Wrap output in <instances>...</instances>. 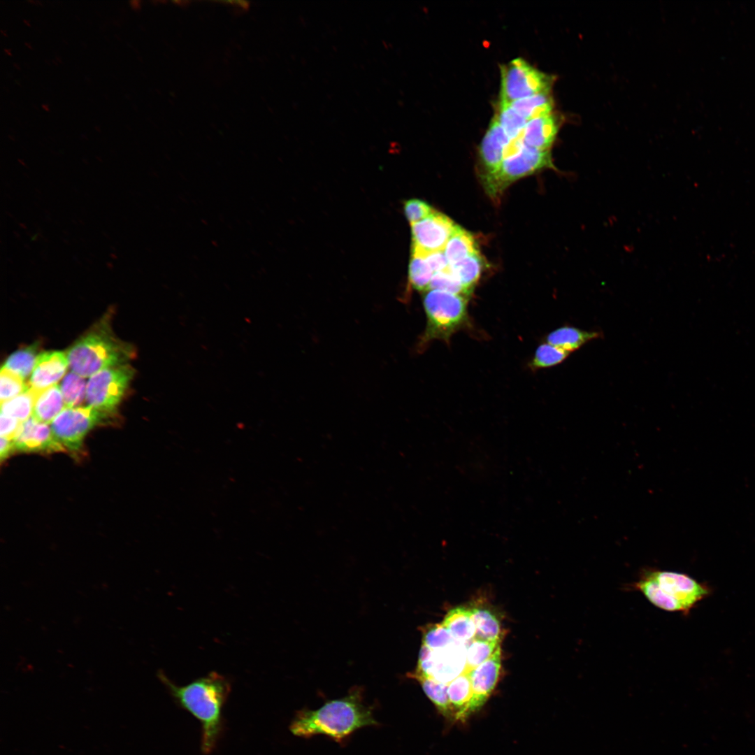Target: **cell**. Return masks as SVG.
Instances as JSON below:
<instances>
[{"instance_id": "9c48e42d", "label": "cell", "mask_w": 755, "mask_h": 755, "mask_svg": "<svg viewBox=\"0 0 755 755\" xmlns=\"http://www.w3.org/2000/svg\"><path fill=\"white\" fill-rule=\"evenodd\" d=\"M134 369L124 364L99 371L87 383L86 401L89 406L113 413L122 400Z\"/></svg>"}, {"instance_id": "d6986e66", "label": "cell", "mask_w": 755, "mask_h": 755, "mask_svg": "<svg viewBox=\"0 0 755 755\" xmlns=\"http://www.w3.org/2000/svg\"><path fill=\"white\" fill-rule=\"evenodd\" d=\"M601 336L602 335L597 331H587L571 326H564L549 333L547 336V341L570 353Z\"/></svg>"}, {"instance_id": "d4e9b609", "label": "cell", "mask_w": 755, "mask_h": 755, "mask_svg": "<svg viewBox=\"0 0 755 755\" xmlns=\"http://www.w3.org/2000/svg\"><path fill=\"white\" fill-rule=\"evenodd\" d=\"M39 391L29 385L23 393L1 403V414L21 422L26 421L32 415L34 401Z\"/></svg>"}, {"instance_id": "484cf974", "label": "cell", "mask_w": 755, "mask_h": 755, "mask_svg": "<svg viewBox=\"0 0 755 755\" xmlns=\"http://www.w3.org/2000/svg\"><path fill=\"white\" fill-rule=\"evenodd\" d=\"M475 625V638L487 641H499L501 625L498 619L490 610L482 607L470 609Z\"/></svg>"}, {"instance_id": "603a6c76", "label": "cell", "mask_w": 755, "mask_h": 755, "mask_svg": "<svg viewBox=\"0 0 755 755\" xmlns=\"http://www.w3.org/2000/svg\"><path fill=\"white\" fill-rule=\"evenodd\" d=\"M510 106L527 121L553 113L554 100L549 92L540 93L511 103Z\"/></svg>"}, {"instance_id": "ba28073f", "label": "cell", "mask_w": 755, "mask_h": 755, "mask_svg": "<svg viewBox=\"0 0 755 755\" xmlns=\"http://www.w3.org/2000/svg\"><path fill=\"white\" fill-rule=\"evenodd\" d=\"M468 642L456 641L440 650H433L422 644L417 668L409 677H426L437 682L449 684L466 673Z\"/></svg>"}, {"instance_id": "f1b7e54d", "label": "cell", "mask_w": 755, "mask_h": 755, "mask_svg": "<svg viewBox=\"0 0 755 755\" xmlns=\"http://www.w3.org/2000/svg\"><path fill=\"white\" fill-rule=\"evenodd\" d=\"M38 345L33 344L31 346L18 350L11 355L6 361L3 367L17 374L24 379L31 374L38 357Z\"/></svg>"}, {"instance_id": "83f0119b", "label": "cell", "mask_w": 755, "mask_h": 755, "mask_svg": "<svg viewBox=\"0 0 755 755\" xmlns=\"http://www.w3.org/2000/svg\"><path fill=\"white\" fill-rule=\"evenodd\" d=\"M504 129L510 140L522 136L527 120L516 112L509 103L498 101L494 117Z\"/></svg>"}, {"instance_id": "4316f807", "label": "cell", "mask_w": 755, "mask_h": 755, "mask_svg": "<svg viewBox=\"0 0 755 755\" xmlns=\"http://www.w3.org/2000/svg\"><path fill=\"white\" fill-rule=\"evenodd\" d=\"M433 274L424 256L412 251L408 267L409 285L417 291L424 292L429 289Z\"/></svg>"}, {"instance_id": "9a60e30c", "label": "cell", "mask_w": 755, "mask_h": 755, "mask_svg": "<svg viewBox=\"0 0 755 755\" xmlns=\"http://www.w3.org/2000/svg\"><path fill=\"white\" fill-rule=\"evenodd\" d=\"M510 141L504 129L493 118L480 147V175L496 171L505 157V150Z\"/></svg>"}, {"instance_id": "8fae6325", "label": "cell", "mask_w": 755, "mask_h": 755, "mask_svg": "<svg viewBox=\"0 0 755 755\" xmlns=\"http://www.w3.org/2000/svg\"><path fill=\"white\" fill-rule=\"evenodd\" d=\"M456 225L447 215L435 210L411 225L412 251L424 255L444 250Z\"/></svg>"}, {"instance_id": "5b68a950", "label": "cell", "mask_w": 755, "mask_h": 755, "mask_svg": "<svg viewBox=\"0 0 755 755\" xmlns=\"http://www.w3.org/2000/svg\"><path fill=\"white\" fill-rule=\"evenodd\" d=\"M468 298L436 289L423 293L422 303L426 326L419 346L422 347L435 339L446 342L457 331L468 324Z\"/></svg>"}, {"instance_id": "8992f818", "label": "cell", "mask_w": 755, "mask_h": 755, "mask_svg": "<svg viewBox=\"0 0 755 755\" xmlns=\"http://www.w3.org/2000/svg\"><path fill=\"white\" fill-rule=\"evenodd\" d=\"M544 168L556 169L550 150H540L524 143L505 157L496 171L482 175L480 178L487 194L498 200L510 184Z\"/></svg>"}, {"instance_id": "7c38bea8", "label": "cell", "mask_w": 755, "mask_h": 755, "mask_svg": "<svg viewBox=\"0 0 755 755\" xmlns=\"http://www.w3.org/2000/svg\"><path fill=\"white\" fill-rule=\"evenodd\" d=\"M13 440L15 449L21 452L50 453L65 451L51 427L33 417L22 422Z\"/></svg>"}, {"instance_id": "d590c367", "label": "cell", "mask_w": 755, "mask_h": 755, "mask_svg": "<svg viewBox=\"0 0 755 755\" xmlns=\"http://www.w3.org/2000/svg\"><path fill=\"white\" fill-rule=\"evenodd\" d=\"M403 211L407 220L412 225L425 219L431 215L435 210L422 200L411 199L404 202Z\"/></svg>"}, {"instance_id": "7402d4cb", "label": "cell", "mask_w": 755, "mask_h": 755, "mask_svg": "<svg viewBox=\"0 0 755 755\" xmlns=\"http://www.w3.org/2000/svg\"><path fill=\"white\" fill-rule=\"evenodd\" d=\"M484 266L480 252L450 264V271L471 294L478 282Z\"/></svg>"}, {"instance_id": "3957f363", "label": "cell", "mask_w": 755, "mask_h": 755, "mask_svg": "<svg viewBox=\"0 0 755 755\" xmlns=\"http://www.w3.org/2000/svg\"><path fill=\"white\" fill-rule=\"evenodd\" d=\"M134 354L133 346L113 333L106 316L73 344L66 356L72 372L87 378L126 364Z\"/></svg>"}, {"instance_id": "e575fe53", "label": "cell", "mask_w": 755, "mask_h": 755, "mask_svg": "<svg viewBox=\"0 0 755 755\" xmlns=\"http://www.w3.org/2000/svg\"><path fill=\"white\" fill-rule=\"evenodd\" d=\"M29 384L24 383L23 378L11 371L2 367L0 373L1 403L11 399L23 393Z\"/></svg>"}, {"instance_id": "ac0fdd59", "label": "cell", "mask_w": 755, "mask_h": 755, "mask_svg": "<svg viewBox=\"0 0 755 755\" xmlns=\"http://www.w3.org/2000/svg\"><path fill=\"white\" fill-rule=\"evenodd\" d=\"M447 693L455 721L463 722L470 715L473 689L468 673L461 674L448 684Z\"/></svg>"}, {"instance_id": "8d00e7d4", "label": "cell", "mask_w": 755, "mask_h": 755, "mask_svg": "<svg viewBox=\"0 0 755 755\" xmlns=\"http://www.w3.org/2000/svg\"><path fill=\"white\" fill-rule=\"evenodd\" d=\"M21 424V422L13 417L1 414V437L13 440Z\"/></svg>"}, {"instance_id": "cb8c5ba5", "label": "cell", "mask_w": 755, "mask_h": 755, "mask_svg": "<svg viewBox=\"0 0 755 755\" xmlns=\"http://www.w3.org/2000/svg\"><path fill=\"white\" fill-rule=\"evenodd\" d=\"M413 679L419 682L424 692L438 711L447 719L456 721L447 693L448 684L441 683L426 677H417Z\"/></svg>"}, {"instance_id": "f546056e", "label": "cell", "mask_w": 755, "mask_h": 755, "mask_svg": "<svg viewBox=\"0 0 755 755\" xmlns=\"http://www.w3.org/2000/svg\"><path fill=\"white\" fill-rule=\"evenodd\" d=\"M87 383L85 378L74 372L69 373L64 378L61 391L66 408H75L86 398Z\"/></svg>"}, {"instance_id": "30bf717a", "label": "cell", "mask_w": 755, "mask_h": 755, "mask_svg": "<svg viewBox=\"0 0 755 755\" xmlns=\"http://www.w3.org/2000/svg\"><path fill=\"white\" fill-rule=\"evenodd\" d=\"M113 413L92 406L66 408L51 423V429L59 442L71 452L80 450L86 434Z\"/></svg>"}, {"instance_id": "4fadbf2b", "label": "cell", "mask_w": 755, "mask_h": 755, "mask_svg": "<svg viewBox=\"0 0 755 755\" xmlns=\"http://www.w3.org/2000/svg\"><path fill=\"white\" fill-rule=\"evenodd\" d=\"M501 668V649L499 645L489 659L468 673L473 689L470 714L480 710L491 696L498 682Z\"/></svg>"}, {"instance_id": "52a82bcc", "label": "cell", "mask_w": 755, "mask_h": 755, "mask_svg": "<svg viewBox=\"0 0 755 755\" xmlns=\"http://www.w3.org/2000/svg\"><path fill=\"white\" fill-rule=\"evenodd\" d=\"M499 101L511 103L540 93L549 92L554 77L539 71L522 58L501 66Z\"/></svg>"}, {"instance_id": "277c9868", "label": "cell", "mask_w": 755, "mask_h": 755, "mask_svg": "<svg viewBox=\"0 0 755 755\" xmlns=\"http://www.w3.org/2000/svg\"><path fill=\"white\" fill-rule=\"evenodd\" d=\"M627 589L641 592L661 610L684 614L708 594L704 585L686 574L649 567L640 570L638 579Z\"/></svg>"}, {"instance_id": "836d02e7", "label": "cell", "mask_w": 755, "mask_h": 755, "mask_svg": "<svg viewBox=\"0 0 755 755\" xmlns=\"http://www.w3.org/2000/svg\"><path fill=\"white\" fill-rule=\"evenodd\" d=\"M429 289L440 290L467 298H469L470 295V293L462 285L449 268L434 273Z\"/></svg>"}, {"instance_id": "44dd1931", "label": "cell", "mask_w": 755, "mask_h": 755, "mask_svg": "<svg viewBox=\"0 0 755 755\" xmlns=\"http://www.w3.org/2000/svg\"><path fill=\"white\" fill-rule=\"evenodd\" d=\"M443 252L450 264L479 252L473 236L457 224Z\"/></svg>"}, {"instance_id": "7a4b0ae2", "label": "cell", "mask_w": 755, "mask_h": 755, "mask_svg": "<svg viewBox=\"0 0 755 755\" xmlns=\"http://www.w3.org/2000/svg\"><path fill=\"white\" fill-rule=\"evenodd\" d=\"M377 724L372 710L364 703L361 689L353 688L345 697L328 700L317 710L297 712L289 729L298 737L324 735L342 743L356 731Z\"/></svg>"}, {"instance_id": "2e32d148", "label": "cell", "mask_w": 755, "mask_h": 755, "mask_svg": "<svg viewBox=\"0 0 755 755\" xmlns=\"http://www.w3.org/2000/svg\"><path fill=\"white\" fill-rule=\"evenodd\" d=\"M561 124V117L552 113L528 120L523 130L524 143L540 150H549Z\"/></svg>"}, {"instance_id": "ffe728a7", "label": "cell", "mask_w": 755, "mask_h": 755, "mask_svg": "<svg viewBox=\"0 0 755 755\" xmlns=\"http://www.w3.org/2000/svg\"><path fill=\"white\" fill-rule=\"evenodd\" d=\"M442 624L459 642H468L475 638V625L468 608L459 606L450 610Z\"/></svg>"}, {"instance_id": "f35d334b", "label": "cell", "mask_w": 755, "mask_h": 755, "mask_svg": "<svg viewBox=\"0 0 755 755\" xmlns=\"http://www.w3.org/2000/svg\"><path fill=\"white\" fill-rule=\"evenodd\" d=\"M14 450L15 449L13 440L1 437L0 458L1 460L6 459Z\"/></svg>"}, {"instance_id": "1f68e13d", "label": "cell", "mask_w": 755, "mask_h": 755, "mask_svg": "<svg viewBox=\"0 0 755 755\" xmlns=\"http://www.w3.org/2000/svg\"><path fill=\"white\" fill-rule=\"evenodd\" d=\"M568 355L569 352L558 347L542 343L537 348L531 367L533 369L551 367L563 361Z\"/></svg>"}, {"instance_id": "6da1fadb", "label": "cell", "mask_w": 755, "mask_h": 755, "mask_svg": "<svg viewBox=\"0 0 755 755\" xmlns=\"http://www.w3.org/2000/svg\"><path fill=\"white\" fill-rule=\"evenodd\" d=\"M157 676L180 707L194 716L201 725V751L211 753L222 734V710L231 691L228 678L216 672L184 685L173 683L161 671Z\"/></svg>"}, {"instance_id": "74e56055", "label": "cell", "mask_w": 755, "mask_h": 755, "mask_svg": "<svg viewBox=\"0 0 755 755\" xmlns=\"http://www.w3.org/2000/svg\"><path fill=\"white\" fill-rule=\"evenodd\" d=\"M424 256L433 273L443 271L449 268L450 264L443 250L432 252L426 254Z\"/></svg>"}, {"instance_id": "4dcf8cb0", "label": "cell", "mask_w": 755, "mask_h": 755, "mask_svg": "<svg viewBox=\"0 0 755 755\" xmlns=\"http://www.w3.org/2000/svg\"><path fill=\"white\" fill-rule=\"evenodd\" d=\"M500 645L499 641H487L474 638L467 645L466 673L489 659Z\"/></svg>"}, {"instance_id": "d6a6232c", "label": "cell", "mask_w": 755, "mask_h": 755, "mask_svg": "<svg viewBox=\"0 0 755 755\" xmlns=\"http://www.w3.org/2000/svg\"><path fill=\"white\" fill-rule=\"evenodd\" d=\"M456 641L442 623L426 626L423 632L422 644L433 650L445 649Z\"/></svg>"}, {"instance_id": "e0dca14e", "label": "cell", "mask_w": 755, "mask_h": 755, "mask_svg": "<svg viewBox=\"0 0 755 755\" xmlns=\"http://www.w3.org/2000/svg\"><path fill=\"white\" fill-rule=\"evenodd\" d=\"M65 408L61 388L56 384L38 391L34 401L31 417L40 422L48 424Z\"/></svg>"}, {"instance_id": "5bb4252c", "label": "cell", "mask_w": 755, "mask_h": 755, "mask_svg": "<svg viewBox=\"0 0 755 755\" xmlns=\"http://www.w3.org/2000/svg\"><path fill=\"white\" fill-rule=\"evenodd\" d=\"M66 354L60 351H49L38 355L29 385L41 390L50 387L60 380L67 370Z\"/></svg>"}]
</instances>
